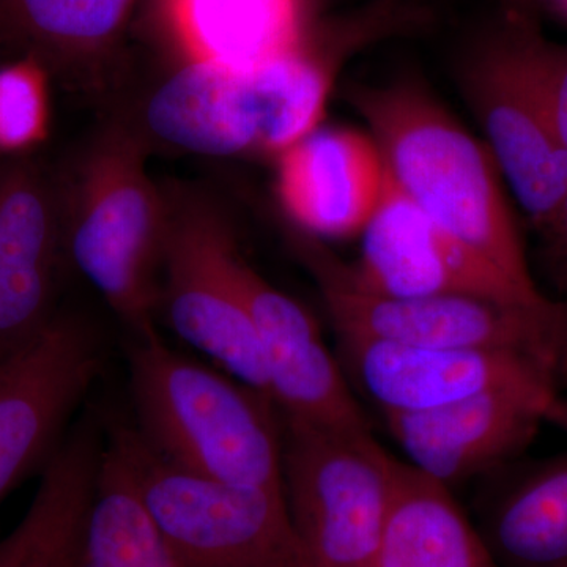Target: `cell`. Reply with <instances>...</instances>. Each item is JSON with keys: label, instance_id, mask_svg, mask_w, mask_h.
Returning a JSON list of instances; mask_svg holds the SVG:
<instances>
[{"label": "cell", "instance_id": "cell-8", "mask_svg": "<svg viewBox=\"0 0 567 567\" xmlns=\"http://www.w3.org/2000/svg\"><path fill=\"white\" fill-rule=\"evenodd\" d=\"M167 204L159 286L167 322L221 371L270 399L259 341L238 281L241 254L229 227L204 200L173 196Z\"/></svg>", "mask_w": 567, "mask_h": 567}, {"label": "cell", "instance_id": "cell-2", "mask_svg": "<svg viewBox=\"0 0 567 567\" xmlns=\"http://www.w3.org/2000/svg\"><path fill=\"white\" fill-rule=\"evenodd\" d=\"M137 427L158 456L193 475L284 492L282 431L259 391L151 331L128 349Z\"/></svg>", "mask_w": 567, "mask_h": 567}, {"label": "cell", "instance_id": "cell-23", "mask_svg": "<svg viewBox=\"0 0 567 567\" xmlns=\"http://www.w3.org/2000/svg\"><path fill=\"white\" fill-rule=\"evenodd\" d=\"M48 128L50 96L40 63L25 59L0 69V151H31Z\"/></svg>", "mask_w": 567, "mask_h": 567}, {"label": "cell", "instance_id": "cell-21", "mask_svg": "<svg viewBox=\"0 0 567 567\" xmlns=\"http://www.w3.org/2000/svg\"><path fill=\"white\" fill-rule=\"evenodd\" d=\"M87 554L100 567H189L153 524L106 439L89 522Z\"/></svg>", "mask_w": 567, "mask_h": 567}, {"label": "cell", "instance_id": "cell-27", "mask_svg": "<svg viewBox=\"0 0 567 567\" xmlns=\"http://www.w3.org/2000/svg\"><path fill=\"white\" fill-rule=\"evenodd\" d=\"M82 567H100L96 565L95 561L91 557H89V554H85L84 563H82Z\"/></svg>", "mask_w": 567, "mask_h": 567}, {"label": "cell", "instance_id": "cell-20", "mask_svg": "<svg viewBox=\"0 0 567 567\" xmlns=\"http://www.w3.org/2000/svg\"><path fill=\"white\" fill-rule=\"evenodd\" d=\"M372 567H496L453 488L401 462Z\"/></svg>", "mask_w": 567, "mask_h": 567}, {"label": "cell", "instance_id": "cell-10", "mask_svg": "<svg viewBox=\"0 0 567 567\" xmlns=\"http://www.w3.org/2000/svg\"><path fill=\"white\" fill-rule=\"evenodd\" d=\"M465 82L496 166L533 221L550 230L567 193V151L525 59L520 17L476 44Z\"/></svg>", "mask_w": 567, "mask_h": 567}, {"label": "cell", "instance_id": "cell-25", "mask_svg": "<svg viewBox=\"0 0 567 567\" xmlns=\"http://www.w3.org/2000/svg\"><path fill=\"white\" fill-rule=\"evenodd\" d=\"M550 233L557 235L559 240L567 246V193L565 199H563L561 207H559L554 226L550 227Z\"/></svg>", "mask_w": 567, "mask_h": 567}, {"label": "cell", "instance_id": "cell-13", "mask_svg": "<svg viewBox=\"0 0 567 567\" xmlns=\"http://www.w3.org/2000/svg\"><path fill=\"white\" fill-rule=\"evenodd\" d=\"M238 281L262 353L268 395L284 421L371 429L341 361L303 306L271 286L244 257Z\"/></svg>", "mask_w": 567, "mask_h": 567}, {"label": "cell", "instance_id": "cell-9", "mask_svg": "<svg viewBox=\"0 0 567 567\" xmlns=\"http://www.w3.org/2000/svg\"><path fill=\"white\" fill-rule=\"evenodd\" d=\"M339 361L383 415L417 412L476 395H517L546 423L567 431L563 375L529 354L498 349H440L338 336Z\"/></svg>", "mask_w": 567, "mask_h": 567}, {"label": "cell", "instance_id": "cell-18", "mask_svg": "<svg viewBox=\"0 0 567 567\" xmlns=\"http://www.w3.org/2000/svg\"><path fill=\"white\" fill-rule=\"evenodd\" d=\"M475 525L496 567H567V451L496 487Z\"/></svg>", "mask_w": 567, "mask_h": 567}, {"label": "cell", "instance_id": "cell-19", "mask_svg": "<svg viewBox=\"0 0 567 567\" xmlns=\"http://www.w3.org/2000/svg\"><path fill=\"white\" fill-rule=\"evenodd\" d=\"M189 62L248 71L300 50L301 0H167Z\"/></svg>", "mask_w": 567, "mask_h": 567}, {"label": "cell", "instance_id": "cell-6", "mask_svg": "<svg viewBox=\"0 0 567 567\" xmlns=\"http://www.w3.org/2000/svg\"><path fill=\"white\" fill-rule=\"evenodd\" d=\"M289 238L319 286L338 336L440 349L513 350L567 375V311L539 315L458 295L399 298L368 292L346 278L338 257L319 238L301 230Z\"/></svg>", "mask_w": 567, "mask_h": 567}, {"label": "cell", "instance_id": "cell-12", "mask_svg": "<svg viewBox=\"0 0 567 567\" xmlns=\"http://www.w3.org/2000/svg\"><path fill=\"white\" fill-rule=\"evenodd\" d=\"M102 358L92 328L65 315H55L28 342L0 354V503L62 445Z\"/></svg>", "mask_w": 567, "mask_h": 567}, {"label": "cell", "instance_id": "cell-11", "mask_svg": "<svg viewBox=\"0 0 567 567\" xmlns=\"http://www.w3.org/2000/svg\"><path fill=\"white\" fill-rule=\"evenodd\" d=\"M357 265L342 262L354 286L388 297L458 295L492 303L561 315L567 306L518 289L494 264L445 233L386 173L385 189L365 224Z\"/></svg>", "mask_w": 567, "mask_h": 567}, {"label": "cell", "instance_id": "cell-1", "mask_svg": "<svg viewBox=\"0 0 567 567\" xmlns=\"http://www.w3.org/2000/svg\"><path fill=\"white\" fill-rule=\"evenodd\" d=\"M350 100L368 122L399 189L518 289L546 298L529 271L495 164L461 123L413 82L352 87Z\"/></svg>", "mask_w": 567, "mask_h": 567}, {"label": "cell", "instance_id": "cell-5", "mask_svg": "<svg viewBox=\"0 0 567 567\" xmlns=\"http://www.w3.org/2000/svg\"><path fill=\"white\" fill-rule=\"evenodd\" d=\"M106 442L153 524L189 567H315L284 492L193 475L128 425H112Z\"/></svg>", "mask_w": 567, "mask_h": 567}, {"label": "cell", "instance_id": "cell-22", "mask_svg": "<svg viewBox=\"0 0 567 567\" xmlns=\"http://www.w3.org/2000/svg\"><path fill=\"white\" fill-rule=\"evenodd\" d=\"M132 0H0V28L50 51L96 47L122 28Z\"/></svg>", "mask_w": 567, "mask_h": 567}, {"label": "cell", "instance_id": "cell-26", "mask_svg": "<svg viewBox=\"0 0 567 567\" xmlns=\"http://www.w3.org/2000/svg\"><path fill=\"white\" fill-rule=\"evenodd\" d=\"M522 2L537 3L567 18V0H522Z\"/></svg>", "mask_w": 567, "mask_h": 567}, {"label": "cell", "instance_id": "cell-14", "mask_svg": "<svg viewBox=\"0 0 567 567\" xmlns=\"http://www.w3.org/2000/svg\"><path fill=\"white\" fill-rule=\"evenodd\" d=\"M62 227L54 183L35 164L0 169V354L40 333L54 311Z\"/></svg>", "mask_w": 567, "mask_h": 567}, {"label": "cell", "instance_id": "cell-24", "mask_svg": "<svg viewBox=\"0 0 567 567\" xmlns=\"http://www.w3.org/2000/svg\"><path fill=\"white\" fill-rule=\"evenodd\" d=\"M520 40L551 125L567 151V44L544 39L524 18H520Z\"/></svg>", "mask_w": 567, "mask_h": 567}, {"label": "cell", "instance_id": "cell-3", "mask_svg": "<svg viewBox=\"0 0 567 567\" xmlns=\"http://www.w3.org/2000/svg\"><path fill=\"white\" fill-rule=\"evenodd\" d=\"M62 246L133 336L155 331L169 204L134 134H104L73 175L55 185Z\"/></svg>", "mask_w": 567, "mask_h": 567}, {"label": "cell", "instance_id": "cell-7", "mask_svg": "<svg viewBox=\"0 0 567 567\" xmlns=\"http://www.w3.org/2000/svg\"><path fill=\"white\" fill-rule=\"evenodd\" d=\"M399 465L371 429L284 421V498L312 566L374 565Z\"/></svg>", "mask_w": 567, "mask_h": 567}, {"label": "cell", "instance_id": "cell-16", "mask_svg": "<svg viewBox=\"0 0 567 567\" xmlns=\"http://www.w3.org/2000/svg\"><path fill=\"white\" fill-rule=\"evenodd\" d=\"M385 182L386 166L375 141L354 130H315L279 155L282 207L316 238L363 233Z\"/></svg>", "mask_w": 567, "mask_h": 567}, {"label": "cell", "instance_id": "cell-4", "mask_svg": "<svg viewBox=\"0 0 567 567\" xmlns=\"http://www.w3.org/2000/svg\"><path fill=\"white\" fill-rule=\"evenodd\" d=\"M328 91L330 73L301 48L248 71L189 62L153 93L145 123L183 152L281 155L315 132Z\"/></svg>", "mask_w": 567, "mask_h": 567}, {"label": "cell", "instance_id": "cell-15", "mask_svg": "<svg viewBox=\"0 0 567 567\" xmlns=\"http://www.w3.org/2000/svg\"><path fill=\"white\" fill-rule=\"evenodd\" d=\"M385 417L406 464L450 488L505 466L546 423L535 405L502 393Z\"/></svg>", "mask_w": 567, "mask_h": 567}, {"label": "cell", "instance_id": "cell-17", "mask_svg": "<svg viewBox=\"0 0 567 567\" xmlns=\"http://www.w3.org/2000/svg\"><path fill=\"white\" fill-rule=\"evenodd\" d=\"M104 436L82 421L41 470L28 513L0 540V567H82Z\"/></svg>", "mask_w": 567, "mask_h": 567}]
</instances>
